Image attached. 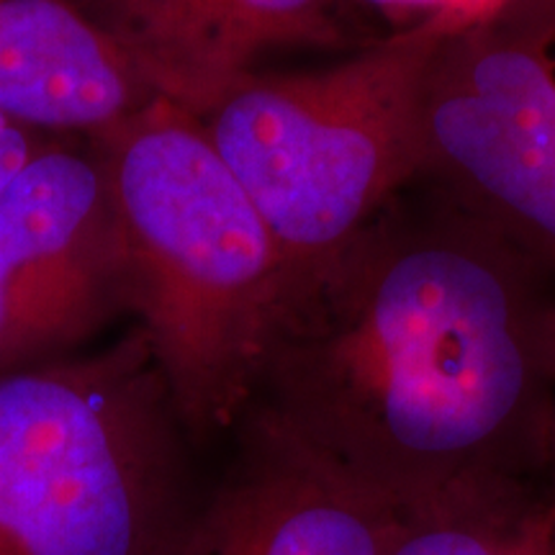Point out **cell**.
<instances>
[{
  "mask_svg": "<svg viewBox=\"0 0 555 555\" xmlns=\"http://www.w3.org/2000/svg\"><path fill=\"white\" fill-rule=\"evenodd\" d=\"M496 3H502V0H457V9H461L463 21H470L486 11H491Z\"/></svg>",
  "mask_w": 555,
  "mask_h": 555,
  "instance_id": "obj_13",
  "label": "cell"
},
{
  "mask_svg": "<svg viewBox=\"0 0 555 555\" xmlns=\"http://www.w3.org/2000/svg\"><path fill=\"white\" fill-rule=\"evenodd\" d=\"M455 26L433 16L330 65L253 69L196 116L273 234L283 281L420 176L425 78Z\"/></svg>",
  "mask_w": 555,
  "mask_h": 555,
  "instance_id": "obj_4",
  "label": "cell"
},
{
  "mask_svg": "<svg viewBox=\"0 0 555 555\" xmlns=\"http://www.w3.org/2000/svg\"><path fill=\"white\" fill-rule=\"evenodd\" d=\"M127 309V249L90 137H52L0 198V373L73 356Z\"/></svg>",
  "mask_w": 555,
  "mask_h": 555,
  "instance_id": "obj_6",
  "label": "cell"
},
{
  "mask_svg": "<svg viewBox=\"0 0 555 555\" xmlns=\"http://www.w3.org/2000/svg\"><path fill=\"white\" fill-rule=\"evenodd\" d=\"M553 461H555V399H553Z\"/></svg>",
  "mask_w": 555,
  "mask_h": 555,
  "instance_id": "obj_15",
  "label": "cell"
},
{
  "mask_svg": "<svg viewBox=\"0 0 555 555\" xmlns=\"http://www.w3.org/2000/svg\"><path fill=\"white\" fill-rule=\"evenodd\" d=\"M185 555H384L401 519L247 406Z\"/></svg>",
  "mask_w": 555,
  "mask_h": 555,
  "instance_id": "obj_7",
  "label": "cell"
},
{
  "mask_svg": "<svg viewBox=\"0 0 555 555\" xmlns=\"http://www.w3.org/2000/svg\"><path fill=\"white\" fill-rule=\"evenodd\" d=\"M367 9L378 11L380 16L393 24L391 31L409 29L433 16H450L466 24L457 9V0H360Z\"/></svg>",
  "mask_w": 555,
  "mask_h": 555,
  "instance_id": "obj_12",
  "label": "cell"
},
{
  "mask_svg": "<svg viewBox=\"0 0 555 555\" xmlns=\"http://www.w3.org/2000/svg\"><path fill=\"white\" fill-rule=\"evenodd\" d=\"M127 249V309L196 446L237 425L283 291L266 221L196 116L155 99L90 137Z\"/></svg>",
  "mask_w": 555,
  "mask_h": 555,
  "instance_id": "obj_2",
  "label": "cell"
},
{
  "mask_svg": "<svg viewBox=\"0 0 555 555\" xmlns=\"http://www.w3.org/2000/svg\"><path fill=\"white\" fill-rule=\"evenodd\" d=\"M157 95L69 0H0V114L93 137Z\"/></svg>",
  "mask_w": 555,
  "mask_h": 555,
  "instance_id": "obj_9",
  "label": "cell"
},
{
  "mask_svg": "<svg viewBox=\"0 0 555 555\" xmlns=\"http://www.w3.org/2000/svg\"><path fill=\"white\" fill-rule=\"evenodd\" d=\"M144 332L0 373V555H185L208 483Z\"/></svg>",
  "mask_w": 555,
  "mask_h": 555,
  "instance_id": "obj_3",
  "label": "cell"
},
{
  "mask_svg": "<svg viewBox=\"0 0 555 555\" xmlns=\"http://www.w3.org/2000/svg\"><path fill=\"white\" fill-rule=\"evenodd\" d=\"M350 0H69L157 99L201 116L262 54L356 50Z\"/></svg>",
  "mask_w": 555,
  "mask_h": 555,
  "instance_id": "obj_8",
  "label": "cell"
},
{
  "mask_svg": "<svg viewBox=\"0 0 555 555\" xmlns=\"http://www.w3.org/2000/svg\"><path fill=\"white\" fill-rule=\"evenodd\" d=\"M555 270L416 176L283 281L253 399L401 522L553 499Z\"/></svg>",
  "mask_w": 555,
  "mask_h": 555,
  "instance_id": "obj_1",
  "label": "cell"
},
{
  "mask_svg": "<svg viewBox=\"0 0 555 555\" xmlns=\"http://www.w3.org/2000/svg\"><path fill=\"white\" fill-rule=\"evenodd\" d=\"M420 178L555 270V0H502L446 34L422 93Z\"/></svg>",
  "mask_w": 555,
  "mask_h": 555,
  "instance_id": "obj_5",
  "label": "cell"
},
{
  "mask_svg": "<svg viewBox=\"0 0 555 555\" xmlns=\"http://www.w3.org/2000/svg\"><path fill=\"white\" fill-rule=\"evenodd\" d=\"M52 137L54 134H47V131H39L29 124H21L11 116L0 114V198L11 189L18 172L50 144Z\"/></svg>",
  "mask_w": 555,
  "mask_h": 555,
  "instance_id": "obj_11",
  "label": "cell"
},
{
  "mask_svg": "<svg viewBox=\"0 0 555 555\" xmlns=\"http://www.w3.org/2000/svg\"><path fill=\"white\" fill-rule=\"evenodd\" d=\"M553 547H555V461H553Z\"/></svg>",
  "mask_w": 555,
  "mask_h": 555,
  "instance_id": "obj_14",
  "label": "cell"
},
{
  "mask_svg": "<svg viewBox=\"0 0 555 555\" xmlns=\"http://www.w3.org/2000/svg\"><path fill=\"white\" fill-rule=\"evenodd\" d=\"M384 555H555L553 499L519 515L401 522Z\"/></svg>",
  "mask_w": 555,
  "mask_h": 555,
  "instance_id": "obj_10",
  "label": "cell"
}]
</instances>
